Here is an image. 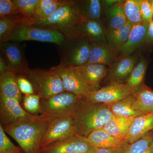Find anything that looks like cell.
Returning a JSON list of instances; mask_svg holds the SVG:
<instances>
[{
	"mask_svg": "<svg viewBox=\"0 0 153 153\" xmlns=\"http://www.w3.org/2000/svg\"><path fill=\"white\" fill-rule=\"evenodd\" d=\"M55 117L41 114L34 117L3 127L6 133L14 139L25 153H39L41 141L49 124Z\"/></svg>",
	"mask_w": 153,
	"mask_h": 153,
	"instance_id": "1",
	"label": "cell"
},
{
	"mask_svg": "<svg viewBox=\"0 0 153 153\" xmlns=\"http://www.w3.org/2000/svg\"><path fill=\"white\" fill-rule=\"evenodd\" d=\"M82 21L77 6L74 1H67L50 16L43 20H29L26 22L38 27L55 30L66 38L79 37L77 25Z\"/></svg>",
	"mask_w": 153,
	"mask_h": 153,
	"instance_id": "2",
	"label": "cell"
},
{
	"mask_svg": "<svg viewBox=\"0 0 153 153\" xmlns=\"http://www.w3.org/2000/svg\"><path fill=\"white\" fill-rule=\"evenodd\" d=\"M113 115L107 105L82 100L74 115L78 134L87 137L92 132L103 128Z\"/></svg>",
	"mask_w": 153,
	"mask_h": 153,
	"instance_id": "3",
	"label": "cell"
},
{
	"mask_svg": "<svg viewBox=\"0 0 153 153\" xmlns=\"http://www.w3.org/2000/svg\"><path fill=\"white\" fill-rule=\"evenodd\" d=\"M91 44L84 37L66 38L64 43L58 46L60 57L59 66L76 67L87 63Z\"/></svg>",
	"mask_w": 153,
	"mask_h": 153,
	"instance_id": "4",
	"label": "cell"
},
{
	"mask_svg": "<svg viewBox=\"0 0 153 153\" xmlns=\"http://www.w3.org/2000/svg\"><path fill=\"white\" fill-rule=\"evenodd\" d=\"M25 76L41 99H47L65 91L60 76L52 68L49 70L30 69Z\"/></svg>",
	"mask_w": 153,
	"mask_h": 153,
	"instance_id": "5",
	"label": "cell"
},
{
	"mask_svg": "<svg viewBox=\"0 0 153 153\" xmlns=\"http://www.w3.org/2000/svg\"><path fill=\"white\" fill-rule=\"evenodd\" d=\"M66 38L58 31L38 27L23 22L19 24L14 29L9 41L18 43L25 41H37L53 43L60 46L64 43Z\"/></svg>",
	"mask_w": 153,
	"mask_h": 153,
	"instance_id": "6",
	"label": "cell"
},
{
	"mask_svg": "<svg viewBox=\"0 0 153 153\" xmlns=\"http://www.w3.org/2000/svg\"><path fill=\"white\" fill-rule=\"evenodd\" d=\"M82 101L74 94L63 91L47 99H41V114L54 117L74 116Z\"/></svg>",
	"mask_w": 153,
	"mask_h": 153,
	"instance_id": "7",
	"label": "cell"
},
{
	"mask_svg": "<svg viewBox=\"0 0 153 153\" xmlns=\"http://www.w3.org/2000/svg\"><path fill=\"white\" fill-rule=\"evenodd\" d=\"M137 90L126 83L112 82L98 90L91 91L83 100L90 103L108 105L127 98Z\"/></svg>",
	"mask_w": 153,
	"mask_h": 153,
	"instance_id": "8",
	"label": "cell"
},
{
	"mask_svg": "<svg viewBox=\"0 0 153 153\" xmlns=\"http://www.w3.org/2000/svg\"><path fill=\"white\" fill-rule=\"evenodd\" d=\"M78 134L74 116L55 117L41 141V148Z\"/></svg>",
	"mask_w": 153,
	"mask_h": 153,
	"instance_id": "9",
	"label": "cell"
},
{
	"mask_svg": "<svg viewBox=\"0 0 153 153\" xmlns=\"http://www.w3.org/2000/svg\"><path fill=\"white\" fill-rule=\"evenodd\" d=\"M52 68L59 74L65 91L74 94L82 100L92 91L76 67L58 65Z\"/></svg>",
	"mask_w": 153,
	"mask_h": 153,
	"instance_id": "10",
	"label": "cell"
},
{
	"mask_svg": "<svg viewBox=\"0 0 153 153\" xmlns=\"http://www.w3.org/2000/svg\"><path fill=\"white\" fill-rule=\"evenodd\" d=\"M39 153H93L86 137L77 134L40 149Z\"/></svg>",
	"mask_w": 153,
	"mask_h": 153,
	"instance_id": "11",
	"label": "cell"
},
{
	"mask_svg": "<svg viewBox=\"0 0 153 153\" xmlns=\"http://www.w3.org/2000/svg\"><path fill=\"white\" fill-rule=\"evenodd\" d=\"M0 47L9 70L16 74L26 75L30 68L25 55V44L8 41L1 44Z\"/></svg>",
	"mask_w": 153,
	"mask_h": 153,
	"instance_id": "12",
	"label": "cell"
},
{
	"mask_svg": "<svg viewBox=\"0 0 153 153\" xmlns=\"http://www.w3.org/2000/svg\"><path fill=\"white\" fill-rule=\"evenodd\" d=\"M36 115L23 109L18 100L0 93V124L3 127L27 120Z\"/></svg>",
	"mask_w": 153,
	"mask_h": 153,
	"instance_id": "13",
	"label": "cell"
},
{
	"mask_svg": "<svg viewBox=\"0 0 153 153\" xmlns=\"http://www.w3.org/2000/svg\"><path fill=\"white\" fill-rule=\"evenodd\" d=\"M79 37H84L92 43L107 45L106 32L101 20H82L76 27Z\"/></svg>",
	"mask_w": 153,
	"mask_h": 153,
	"instance_id": "14",
	"label": "cell"
},
{
	"mask_svg": "<svg viewBox=\"0 0 153 153\" xmlns=\"http://www.w3.org/2000/svg\"><path fill=\"white\" fill-rule=\"evenodd\" d=\"M137 58L131 55H123L113 63L108 71V77L111 82L122 83L130 75L136 66Z\"/></svg>",
	"mask_w": 153,
	"mask_h": 153,
	"instance_id": "15",
	"label": "cell"
},
{
	"mask_svg": "<svg viewBox=\"0 0 153 153\" xmlns=\"http://www.w3.org/2000/svg\"><path fill=\"white\" fill-rule=\"evenodd\" d=\"M76 68L91 91L101 88L100 84L108 72L107 66L100 64L86 63Z\"/></svg>",
	"mask_w": 153,
	"mask_h": 153,
	"instance_id": "16",
	"label": "cell"
},
{
	"mask_svg": "<svg viewBox=\"0 0 153 153\" xmlns=\"http://www.w3.org/2000/svg\"><path fill=\"white\" fill-rule=\"evenodd\" d=\"M149 23L143 22L133 25L128 39L118 49L123 55H130L140 45L147 42Z\"/></svg>",
	"mask_w": 153,
	"mask_h": 153,
	"instance_id": "17",
	"label": "cell"
},
{
	"mask_svg": "<svg viewBox=\"0 0 153 153\" xmlns=\"http://www.w3.org/2000/svg\"><path fill=\"white\" fill-rule=\"evenodd\" d=\"M152 131L153 113L145 114L134 119L124 140L128 143H134Z\"/></svg>",
	"mask_w": 153,
	"mask_h": 153,
	"instance_id": "18",
	"label": "cell"
},
{
	"mask_svg": "<svg viewBox=\"0 0 153 153\" xmlns=\"http://www.w3.org/2000/svg\"><path fill=\"white\" fill-rule=\"evenodd\" d=\"M117 52L108 44L100 45L92 42L87 63L111 66L116 58Z\"/></svg>",
	"mask_w": 153,
	"mask_h": 153,
	"instance_id": "19",
	"label": "cell"
},
{
	"mask_svg": "<svg viewBox=\"0 0 153 153\" xmlns=\"http://www.w3.org/2000/svg\"><path fill=\"white\" fill-rule=\"evenodd\" d=\"M87 138L93 147L102 149L119 148L125 141L124 140L113 136L102 128L92 132Z\"/></svg>",
	"mask_w": 153,
	"mask_h": 153,
	"instance_id": "20",
	"label": "cell"
},
{
	"mask_svg": "<svg viewBox=\"0 0 153 153\" xmlns=\"http://www.w3.org/2000/svg\"><path fill=\"white\" fill-rule=\"evenodd\" d=\"M0 93L9 98L23 100L22 94L19 90L16 74L10 70L0 74Z\"/></svg>",
	"mask_w": 153,
	"mask_h": 153,
	"instance_id": "21",
	"label": "cell"
},
{
	"mask_svg": "<svg viewBox=\"0 0 153 153\" xmlns=\"http://www.w3.org/2000/svg\"><path fill=\"white\" fill-rule=\"evenodd\" d=\"M134 101V97L132 95L107 105L114 115L126 118L134 119L140 115L146 114L134 109L133 104Z\"/></svg>",
	"mask_w": 153,
	"mask_h": 153,
	"instance_id": "22",
	"label": "cell"
},
{
	"mask_svg": "<svg viewBox=\"0 0 153 153\" xmlns=\"http://www.w3.org/2000/svg\"><path fill=\"white\" fill-rule=\"evenodd\" d=\"M134 119L113 115L102 129L113 136L124 140Z\"/></svg>",
	"mask_w": 153,
	"mask_h": 153,
	"instance_id": "23",
	"label": "cell"
},
{
	"mask_svg": "<svg viewBox=\"0 0 153 153\" xmlns=\"http://www.w3.org/2000/svg\"><path fill=\"white\" fill-rule=\"evenodd\" d=\"M134 109L145 113H153V90L144 83L133 94Z\"/></svg>",
	"mask_w": 153,
	"mask_h": 153,
	"instance_id": "24",
	"label": "cell"
},
{
	"mask_svg": "<svg viewBox=\"0 0 153 153\" xmlns=\"http://www.w3.org/2000/svg\"><path fill=\"white\" fill-rule=\"evenodd\" d=\"M102 1L100 0L74 1L82 20H101Z\"/></svg>",
	"mask_w": 153,
	"mask_h": 153,
	"instance_id": "25",
	"label": "cell"
},
{
	"mask_svg": "<svg viewBox=\"0 0 153 153\" xmlns=\"http://www.w3.org/2000/svg\"><path fill=\"white\" fill-rule=\"evenodd\" d=\"M123 1H119L108 8L107 12L108 31L120 29L127 22L123 7Z\"/></svg>",
	"mask_w": 153,
	"mask_h": 153,
	"instance_id": "26",
	"label": "cell"
},
{
	"mask_svg": "<svg viewBox=\"0 0 153 153\" xmlns=\"http://www.w3.org/2000/svg\"><path fill=\"white\" fill-rule=\"evenodd\" d=\"M27 20L20 14L0 18V44L8 42L10 36L17 25Z\"/></svg>",
	"mask_w": 153,
	"mask_h": 153,
	"instance_id": "27",
	"label": "cell"
},
{
	"mask_svg": "<svg viewBox=\"0 0 153 153\" xmlns=\"http://www.w3.org/2000/svg\"><path fill=\"white\" fill-rule=\"evenodd\" d=\"M68 0H39L36 13L32 20L47 19L67 2ZM30 19V20H31Z\"/></svg>",
	"mask_w": 153,
	"mask_h": 153,
	"instance_id": "28",
	"label": "cell"
},
{
	"mask_svg": "<svg viewBox=\"0 0 153 153\" xmlns=\"http://www.w3.org/2000/svg\"><path fill=\"white\" fill-rule=\"evenodd\" d=\"M153 131L149 132L134 142L128 143L125 141L118 148V153H144L153 143Z\"/></svg>",
	"mask_w": 153,
	"mask_h": 153,
	"instance_id": "29",
	"label": "cell"
},
{
	"mask_svg": "<svg viewBox=\"0 0 153 153\" xmlns=\"http://www.w3.org/2000/svg\"><path fill=\"white\" fill-rule=\"evenodd\" d=\"M132 27V25L127 22L125 25L118 30L107 32L108 44L117 50L127 41Z\"/></svg>",
	"mask_w": 153,
	"mask_h": 153,
	"instance_id": "30",
	"label": "cell"
},
{
	"mask_svg": "<svg viewBox=\"0 0 153 153\" xmlns=\"http://www.w3.org/2000/svg\"><path fill=\"white\" fill-rule=\"evenodd\" d=\"M140 2L141 0H126L123 1L124 11L127 20L132 26L143 22L140 10Z\"/></svg>",
	"mask_w": 153,
	"mask_h": 153,
	"instance_id": "31",
	"label": "cell"
},
{
	"mask_svg": "<svg viewBox=\"0 0 153 153\" xmlns=\"http://www.w3.org/2000/svg\"><path fill=\"white\" fill-rule=\"evenodd\" d=\"M148 62L144 57H142L138 63L135 66L130 75L126 81V83L132 87L139 88L143 84Z\"/></svg>",
	"mask_w": 153,
	"mask_h": 153,
	"instance_id": "32",
	"label": "cell"
},
{
	"mask_svg": "<svg viewBox=\"0 0 153 153\" xmlns=\"http://www.w3.org/2000/svg\"><path fill=\"white\" fill-rule=\"evenodd\" d=\"M20 13L27 20L32 19L36 13L39 0H12Z\"/></svg>",
	"mask_w": 153,
	"mask_h": 153,
	"instance_id": "33",
	"label": "cell"
},
{
	"mask_svg": "<svg viewBox=\"0 0 153 153\" xmlns=\"http://www.w3.org/2000/svg\"><path fill=\"white\" fill-rule=\"evenodd\" d=\"M41 97L37 94L25 95L23 104L27 112L33 115L41 113Z\"/></svg>",
	"mask_w": 153,
	"mask_h": 153,
	"instance_id": "34",
	"label": "cell"
},
{
	"mask_svg": "<svg viewBox=\"0 0 153 153\" xmlns=\"http://www.w3.org/2000/svg\"><path fill=\"white\" fill-rule=\"evenodd\" d=\"M22 151L11 142L0 124V153H22Z\"/></svg>",
	"mask_w": 153,
	"mask_h": 153,
	"instance_id": "35",
	"label": "cell"
},
{
	"mask_svg": "<svg viewBox=\"0 0 153 153\" xmlns=\"http://www.w3.org/2000/svg\"><path fill=\"white\" fill-rule=\"evenodd\" d=\"M21 14L12 0H0V18Z\"/></svg>",
	"mask_w": 153,
	"mask_h": 153,
	"instance_id": "36",
	"label": "cell"
},
{
	"mask_svg": "<svg viewBox=\"0 0 153 153\" xmlns=\"http://www.w3.org/2000/svg\"><path fill=\"white\" fill-rule=\"evenodd\" d=\"M17 81L19 90L25 95L35 94V90L29 79L23 74H16Z\"/></svg>",
	"mask_w": 153,
	"mask_h": 153,
	"instance_id": "37",
	"label": "cell"
},
{
	"mask_svg": "<svg viewBox=\"0 0 153 153\" xmlns=\"http://www.w3.org/2000/svg\"><path fill=\"white\" fill-rule=\"evenodd\" d=\"M140 10L143 22L149 23L153 21L152 10L149 1L141 0Z\"/></svg>",
	"mask_w": 153,
	"mask_h": 153,
	"instance_id": "38",
	"label": "cell"
},
{
	"mask_svg": "<svg viewBox=\"0 0 153 153\" xmlns=\"http://www.w3.org/2000/svg\"><path fill=\"white\" fill-rule=\"evenodd\" d=\"M118 148L102 149L93 147V153H118Z\"/></svg>",
	"mask_w": 153,
	"mask_h": 153,
	"instance_id": "39",
	"label": "cell"
},
{
	"mask_svg": "<svg viewBox=\"0 0 153 153\" xmlns=\"http://www.w3.org/2000/svg\"><path fill=\"white\" fill-rule=\"evenodd\" d=\"M147 42L149 44H153V21L149 23Z\"/></svg>",
	"mask_w": 153,
	"mask_h": 153,
	"instance_id": "40",
	"label": "cell"
},
{
	"mask_svg": "<svg viewBox=\"0 0 153 153\" xmlns=\"http://www.w3.org/2000/svg\"><path fill=\"white\" fill-rule=\"evenodd\" d=\"M9 70L8 66L3 55H0V74H2Z\"/></svg>",
	"mask_w": 153,
	"mask_h": 153,
	"instance_id": "41",
	"label": "cell"
},
{
	"mask_svg": "<svg viewBox=\"0 0 153 153\" xmlns=\"http://www.w3.org/2000/svg\"><path fill=\"white\" fill-rule=\"evenodd\" d=\"M119 1H105L104 3H105V5L107 7H108V8L111 7L114 4Z\"/></svg>",
	"mask_w": 153,
	"mask_h": 153,
	"instance_id": "42",
	"label": "cell"
},
{
	"mask_svg": "<svg viewBox=\"0 0 153 153\" xmlns=\"http://www.w3.org/2000/svg\"><path fill=\"white\" fill-rule=\"evenodd\" d=\"M144 153H153V143Z\"/></svg>",
	"mask_w": 153,
	"mask_h": 153,
	"instance_id": "43",
	"label": "cell"
},
{
	"mask_svg": "<svg viewBox=\"0 0 153 153\" xmlns=\"http://www.w3.org/2000/svg\"><path fill=\"white\" fill-rule=\"evenodd\" d=\"M150 3L151 7H152V13L153 14V0H150Z\"/></svg>",
	"mask_w": 153,
	"mask_h": 153,
	"instance_id": "44",
	"label": "cell"
}]
</instances>
